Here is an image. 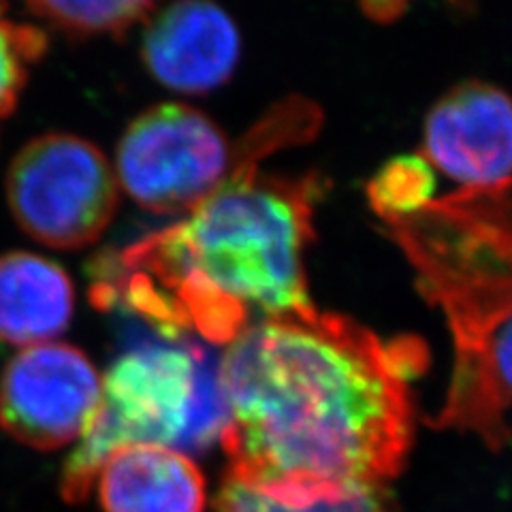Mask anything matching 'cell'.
I'll return each instance as SVG.
<instances>
[{"label": "cell", "instance_id": "obj_9", "mask_svg": "<svg viewBox=\"0 0 512 512\" xmlns=\"http://www.w3.org/2000/svg\"><path fill=\"white\" fill-rule=\"evenodd\" d=\"M143 62L160 84L188 94L214 90L239 60V32L212 0H178L148 26Z\"/></svg>", "mask_w": 512, "mask_h": 512}, {"label": "cell", "instance_id": "obj_8", "mask_svg": "<svg viewBox=\"0 0 512 512\" xmlns=\"http://www.w3.org/2000/svg\"><path fill=\"white\" fill-rule=\"evenodd\" d=\"M421 156L461 190L512 188V99L485 82L448 90L427 114Z\"/></svg>", "mask_w": 512, "mask_h": 512}, {"label": "cell", "instance_id": "obj_5", "mask_svg": "<svg viewBox=\"0 0 512 512\" xmlns=\"http://www.w3.org/2000/svg\"><path fill=\"white\" fill-rule=\"evenodd\" d=\"M261 156L246 141L233 150L220 128L186 105H158L141 114L118 146V178L154 214H188L231 175Z\"/></svg>", "mask_w": 512, "mask_h": 512}, {"label": "cell", "instance_id": "obj_11", "mask_svg": "<svg viewBox=\"0 0 512 512\" xmlns=\"http://www.w3.org/2000/svg\"><path fill=\"white\" fill-rule=\"evenodd\" d=\"M73 284L67 271L37 254L0 256V342L37 346L67 329Z\"/></svg>", "mask_w": 512, "mask_h": 512}, {"label": "cell", "instance_id": "obj_1", "mask_svg": "<svg viewBox=\"0 0 512 512\" xmlns=\"http://www.w3.org/2000/svg\"><path fill=\"white\" fill-rule=\"evenodd\" d=\"M423 365L419 342H384L314 303L254 320L220 361L227 476L291 506L380 489L412 446Z\"/></svg>", "mask_w": 512, "mask_h": 512}, {"label": "cell", "instance_id": "obj_16", "mask_svg": "<svg viewBox=\"0 0 512 512\" xmlns=\"http://www.w3.org/2000/svg\"><path fill=\"white\" fill-rule=\"evenodd\" d=\"M363 11L378 22H391L404 13L408 0H359Z\"/></svg>", "mask_w": 512, "mask_h": 512}, {"label": "cell", "instance_id": "obj_12", "mask_svg": "<svg viewBox=\"0 0 512 512\" xmlns=\"http://www.w3.org/2000/svg\"><path fill=\"white\" fill-rule=\"evenodd\" d=\"M436 178L423 156H397L367 184V201L382 222L408 218L436 199Z\"/></svg>", "mask_w": 512, "mask_h": 512}, {"label": "cell", "instance_id": "obj_3", "mask_svg": "<svg viewBox=\"0 0 512 512\" xmlns=\"http://www.w3.org/2000/svg\"><path fill=\"white\" fill-rule=\"evenodd\" d=\"M222 357L190 335L133 323L131 340L109 367L101 404L62 472V498L84 502L107 457L122 446L156 444L201 453L229 421Z\"/></svg>", "mask_w": 512, "mask_h": 512}, {"label": "cell", "instance_id": "obj_10", "mask_svg": "<svg viewBox=\"0 0 512 512\" xmlns=\"http://www.w3.org/2000/svg\"><path fill=\"white\" fill-rule=\"evenodd\" d=\"M105 512H203L205 478L184 453L133 444L111 453L96 476Z\"/></svg>", "mask_w": 512, "mask_h": 512}, {"label": "cell", "instance_id": "obj_2", "mask_svg": "<svg viewBox=\"0 0 512 512\" xmlns=\"http://www.w3.org/2000/svg\"><path fill=\"white\" fill-rule=\"evenodd\" d=\"M316 175L242 167L186 218L107 256L96 306L167 335L231 344L254 318L312 306L306 252L320 197Z\"/></svg>", "mask_w": 512, "mask_h": 512}, {"label": "cell", "instance_id": "obj_15", "mask_svg": "<svg viewBox=\"0 0 512 512\" xmlns=\"http://www.w3.org/2000/svg\"><path fill=\"white\" fill-rule=\"evenodd\" d=\"M45 52L43 32L7 20L0 11V120L7 118L26 84L30 64Z\"/></svg>", "mask_w": 512, "mask_h": 512}, {"label": "cell", "instance_id": "obj_7", "mask_svg": "<svg viewBox=\"0 0 512 512\" xmlns=\"http://www.w3.org/2000/svg\"><path fill=\"white\" fill-rule=\"evenodd\" d=\"M101 378L82 350L45 342L20 350L0 378V427L52 451L82 438L101 404Z\"/></svg>", "mask_w": 512, "mask_h": 512}, {"label": "cell", "instance_id": "obj_6", "mask_svg": "<svg viewBox=\"0 0 512 512\" xmlns=\"http://www.w3.org/2000/svg\"><path fill=\"white\" fill-rule=\"evenodd\" d=\"M9 207L37 242L71 250L96 242L118 207V180L105 154L75 135H45L15 156Z\"/></svg>", "mask_w": 512, "mask_h": 512}, {"label": "cell", "instance_id": "obj_14", "mask_svg": "<svg viewBox=\"0 0 512 512\" xmlns=\"http://www.w3.org/2000/svg\"><path fill=\"white\" fill-rule=\"evenodd\" d=\"M214 512H391V506L380 489L348 491L338 495V498H325L303 506H291L274 498H267V495L227 476L216 498Z\"/></svg>", "mask_w": 512, "mask_h": 512}, {"label": "cell", "instance_id": "obj_13", "mask_svg": "<svg viewBox=\"0 0 512 512\" xmlns=\"http://www.w3.org/2000/svg\"><path fill=\"white\" fill-rule=\"evenodd\" d=\"M156 0H28L30 9L64 32L118 35L146 18Z\"/></svg>", "mask_w": 512, "mask_h": 512}, {"label": "cell", "instance_id": "obj_4", "mask_svg": "<svg viewBox=\"0 0 512 512\" xmlns=\"http://www.w3.org/2000/svg\"><path fill=\"white\" fill-rule=\"evenodd\" d=\"M453 338L451 384L468 382L512 325V188L457 190L384 222Z\"/></svg>", "mask_w": 512, "mask_h": 512}]
</instances>
